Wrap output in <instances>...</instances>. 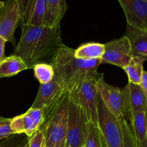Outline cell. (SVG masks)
Segmentation results:
<instances>
[{
  "label": "cell",
  "instance_id": "cell-27",
  "mask_svg": "<svg viewBox=\"0 0 147 147\" xmlns=\"http://www.w3.org/2000/svg\"><path fill=\"white\" fill-rule=\"evenodd\" d=\"M7 42L2 37L0 36V63L6 58L4 50H5V44Z\"/></svg>",
  "mask_w": 147,
  "mask_h": 147
},
{
  "label": "cell",
  "instance_id": "cell-16",
  "mask_svg": "<svg viewBox=\"0 0 147 147\" xmlns=\"http://www.w3.org/2000/svg\"><path fill=\"white\" fill-rule=\"evenodd\" d=\"M127 86L132 113L146 111L147 97L140 85L129 83Z\"/></svg>",
  "mask_w": 147,
  "mask_h": 147
},
{
  "label": "cell",
  "instance_id": "cell-1",
  "mask_svg": "<svg viewBox=\"0 0 147 147\" xmlns=\"http://www.w3.org/2000/svg\"><path fill=\"white\" fill-rule=\"evenodd\" d=\"M63 45L60 28L22 25L20 40L13 55L20 57L31 69L39 63L51 64Z\"/></svg>",
  "mask_w": 147,
  "mask_h": 147
},
{
  "label": "cell",
  "instance_id": "cell-12",
  "mask_svg": "<svg viewBox=\"0 0 147 147\" xmlns=\"http://www.w3.org/2000/svg\"><path fill=\"white\" fill-rule=\"evenodd\" d=\"M22 25L43 26L46 0H17Z\"/></svg>",
  "mask_w": 147,
  "mask_h": 147
},
{
  "label": "cell",
  "instance_id": "cell-2",
  "mask_svg": "<svg viewBox=\"0 0 147 147\" xmlns=\"http://www.w3.org/2000/svg\"><path fill=\"white\" fill-rule=\"evenodd\" d=\"M75 50L63 45L57 50L51 65L54 79L67 93L69 98L76 100L82 83L86 77L98 73L101 59L83 60L76 58Z\"/></svg>",
  "mask_w": 147,
  "mask_h": 147
},
{
  "label": "cell",
  "instance_id": "cell-5",
  "mask_svg": "<svg viewBox=\"0 0 147 147\" xmlns=\"http://www.w3.org/2000/svg\"><path fill=\"white\" fill-rule=\"evenodd\" d=\"M68 107L69 98L40 128L45 139V146H65Z\"/></svg>",
  "mask_w": 147,
  "mask_h": 147
},
{
  "label": "cell",
  "instance_id": "cell-4",
  "mask_svg": "<svg viewBox=\"0 0 147 147\" xmlns=\"http://www.w3.org/2000/svg\"><path fill=\"white\" fill-rule=\"evenodd\" d=\"M68 98L65 89L53 78L50 83L40 84L38 93L31 108L41 110L45 121H46Z\"/></svg>",
  "mask_w": 147,
  "mask_h": 147
},
{
  "label": "cell",
  "instance_id": "cell-18",
  "mask_svg": "<svg viewBox=\"0 0 147 147\" xmlns=\"http://www.w3.org/2000/svg\"><path fill=\"white\" fill-rule=\"evenodd\" d=\"M28 69L27 65L20 57L11 55L6 57L0 63V78L15 76L20 72Z\"/></svg>",
  "mask_w": 147,
  "mask_h": 147
},
{
  "label": "cell",
  "instance_id": "cell-23",
  "mask_svg": "<svg viewBox=\"0 0 147 147\" xmlns=\"http://www.w3.org/2000/svg\"><path fill=\"white\" fill-rule=\"evenodd\" d=\"M119 121L123 134V147H138L131 125L125 120Z\"/></svg>",
  "mask_w": 147,
  "mask_h": 147
},
{
  "label": "cell",
  "instance_id": "cell-28",
  "mask_svg": "<svg viewBox=\"0 0 147 147\" xmlns=\"http://www.w3.org/2000/svg\"><path fill=\"white\" fill-rule=\"evenodd\" d=\"M140 86L147 97V71H144V70L143 75H142V82H141Z\"/></svg>",
  "mask_w": 147,
  "mask_h": 147
},
{
  "label": "cell",
  "instance_id": "cell-31",
  "mask_svg": "<svg viewBox=\"0 0 147 147\" xmlns=\"http://www.w3.org/2000/svg\"><path fill=\"white\" fill-rule=\"evenodd\" d=\"M27 147H28V145H27Z\"/></svg>",
  "mask_w": 147,
  "mask_h": 147
},
{
  "label": "cell",
  "instance_id": "cell-19",
  "mask_svg": "<svg viewBox=\"0 0 147 147\" xmlns=\"http://www.w3.org/2000/svg\"><path fill=\"white\" fill-rule=\"evenodd\" d=\"M129 124L131 126L135 141L139 146L147 136V111L132 113Z\"/></svg>",
  "mask_w": 147,
  "mask_h": 147
},
{
  "label": "cell",
  "instance_id": "cell-17",
  "mask_svg": "<svg viewBox=\"0 0 147 147\" xmlns=\"http://www.w3.org/2000/svg\"><path fill=\"white\" fill-rule=\"evenodd\" d=\"M105 52L104 44L98 42H88L79 46L75 50L74 55L76 58L83 60L101 59Z\"/></svg>",
  "mask_w": 147,
  "mask_h": 147
},
{
  "label": "cell",
  "instance_id": "cell-15",
  "mask_svg": "<svg viewBox=\"0 0 147 147\" xmlns=\"http://www.w3.org/2000/svg\"><path fill=\"white\" fill-rule=\"evenodd\" d=\"M67 9L65 0H46V12L43 26L60 28V22Z\"/></svg>",
  "mask_w": 147,
  "mask_h": 147
},
{
  "label": "cell",
  "instance_id": "cell-29",
  "mask_svg": "<svg viewBox=\"0 0 147 147\" xmlns=\"http://www.w3.org/2000/svg\"><path fill=\"white\" fill-rule=\"evenodd\" d=\"M138 147H147V136L144 139V140L142 142V143Z\"/></svg>",
  "mask_w": 147,
  "mask_h": 147
},
{
  "label": "cell",
  "instance_id": "cell-25",
  "mask_svg": "<svg viewBox=\"0 0 147 147\" xmlns=\"http://www.w3.org/2000/svg\"><path fill=\"white\" fill-rule=\"evenodd\" d=\"M10 123L11 119H7L0 116V142L15 134L11 130Z\"/></svg>",
  "mask_w": 147,
  "mask_h": 147
},
{
  "label": "cell",
  "instance_id": "cell-8",
  "mask_svg": "<svg viewBox=\"0 0 147 147\" xmlns=\"http://www.w3.org/2000/svg\"><path fill=\"white\" fill-rule=\"evenodd\" d=\"M98 126L106 147H123V134L120 121L112 114L98 97Z\"/></svg>",
  "mask_w": 147,
  "mask_h": 147
},
{
  "label": "cell",
  "instance_id": "cell-33",
  "mask_svg": "<svg viewBox=\"0 0 147 147\" xmlns=\"http://www.w3.org/2000/svg\"><path fill=\"white\" fill-rule=\"evenodd\" d=\"M146 1H147V0H146Z\"/></svg>",
  "mask_w": 147,
  "mask_h": 147
},
{
  "label": "cell",
  "instance_id": "cell-26",
  "mask_svg": "<svg viewBox=\"0 0 147 147\" xmlns=\"http://www.w3.org/2000/svg\"><path fill=\"white\" fill-rule=\"evenodd\" d=\"M45 139L43 132L39 130L29 138L28 147H45Z\"/></svg>",
  "mask_w": 147,
  "mask_h": 147
},
{
  "label": "cell",
  "instance_id": "cell-21",
  "mask_svg": "<svg viewBox=\"0 0 147 147\" xmlns=\"http://www.w3.org/2000/svg\"><path fill=\"white\" fill-rule=\"evenodd\" d=\"M34 76L40 84H46L54 78V68L51 64L48 63H39L33 67Z\"/></svg>",
  "mask_w": 147,
  "mask_h": 147
},
{
  "label": "cell",
  "instance_id": "cell-6",
  "mask_svg": "<svg viewBox=\"0 0 147 147\" xmlns=\"http://www.w3.org/2000/svg\"><path fill=\"white\" fill-rule=\"evenodd\" d=\"M88 120L81 106L69 98L67 134L65 147H84Z\"/></svg>",
  "mask_w": 147,
  "mask_h": 147
},
{
  "label": "cell",
  "instance_id": "cell-3",
  "mask_svg": "<svg viewBox=\"0 0 147 147\" xmlns=\"http://www.w3.org/2000/svg\"><path fill=\"white\" fill-rule=\"evenodd\" d=\"M97 91L108 110L119 121L125 120L130 123L131 109L129 102L128 86L123 88L115 87L106 83L103 78L97 82Z\"/></svg>",
  "mask_w": 147,
  "mask_h": 147
},
{
  "label": "cell",
  "instance_id": "cell-7",
  "mask_svg": "<svg viewBox=\"0 0 147 147\" xmlns=\"http://www.w3.org/2000/svg\"><path fill=\"white\" fill-rule=\"evenodd\" d=\"M101 78H103V74L98 73L86 77L80 86L77 98L75 100L83 109L88 122L97 126L99 96L96 85Z\"/></svg>",
  "mask_w": 147,
  "mask_h": 147
},
{
  "label": "cell",
  "instance_id": "cell-20",
  "mask_svg": "<svg viewBox=\"0 0 147 147\" xmlns=\"http://www.w3.org/2000/svg\"><path fill=\"white\" fill-rule=\"evenodd\" d=\"M144 60L139 57H133L130 63L123 67V70L127 74L129 83L136 85L141 84L144 73Z\"/></svg>",
  "mask_w": 147,
  "mask_h": 147
},
{
  "label": "cell",
  "instance_id": "cell-24",
  "mask_svg": "<svg viewBox=\"0 0 147 147\" xmlns=\"http://www.w3.org/2000/svg\"><path fill=\"white\" fill-rule=\"evenodd\" d=\"M21 134H14L0 142V147H27L29 138L27 136H20Z\"/></svg>",
  "mask_w": 147,
  "mask_h": 147
},
{
  "label": "cell",
  "instance_id": "cell-10",
  "mask_svg": "<svg viewBox=\"0 0 147 147\" xmlns=\"http://www.w3.org/2000/svg\"><path fill=\"white\" fill-rule=\"evenodd\" d=\"M105 52L102 63H108L123 69L132 59L131 47L127 37L123 36L104 44Z\"/></svg>",
  "mask_w": 147,
  "mask_h": 147
},
{
  "label": "cell",
  "instance_id": "cell-32",
  "mask_svg": "<svg viewBox=\"0 0 147 147\" xmlns=\"http://www.w3.org/2000/svg\"><path fill=\"white\" fill-rule=\"evenodd\" d=\"M45 147H47V146H45Z\"/></svg>",
  "mask_w": 147,
  "mask_h": 147
},
{
  "label": "cell",
  "instance_id": "cell-30",
  "mask_svg": "<svg viewBox=\"0 0 147 147\" xmlns=\"http://www.w3.org/2000/svg\"><path fill=\"white\" fill-rule=\"evenodd\" d=\"M2 5H3V1H0V9H1Z\"/></svg>",
  "mask_w": 147,
  "mask_h": 147
},
{
  "label": "cell",
  "instance_id": "cell-14",
  "mask_svg": "<svg viewBox=\"0 0 147 147\" xmlns=\"http://www.w3.org/2000/svg\"><path fill=\"white\" fill-rule=\"evenodd\" d=\"M124 36L130 42L132 56L144 61L147 60V30L135 28L127 24Z\"/></svg>",
  "mask_w": 147,
  "mask_h": 147
},
{
  "label": "cell",
  "instance_id": "cell-22",
  "mask_svg": "<svg viewBox=\"0 0 147 147\" xmlns=\"http://www.w3.org/2000/svg\"><path fill=\"white\" fill-rule=\"evenodd\" d=\"M84 147H103L101 134L97 125L88 123L87 135Z\"/></svg>",
  "mask_w": 147,
  "mask_h": 147
},
{
  "label": "cell",
  "instance_id": "cell-13",
  "mask_svg": "<svg viewBox=\"0 0 147 147\" xmlns=\"http://www.w3.org/2000/svg\"><path fill=\"white\" fill-rule=\"evenodd\" d=\"M126 18L127 24L141 30H147V1L118 0Z\"/></svg>",
  "mask_w": 147,
  "mask_h": 147
},
{
  "label": "cell",
  "instance_id": "cell-9",
  "mask_svg": "<svg viewBox=\"0 0 147 147\" xmlns=\"http://www.w3.org/2000/svg\"><path fill=\"white\" fill-rule=\"evenodd\" d=\"M21 22L17 0H6L0 9V36L7 42L15 45L14 32Z\"/></svg>",
  "mask_w": 147,
  "mask_h": 147
},
{
  "label": "cell",
  "instance_id": "cell-11",
  "mask_svg": "<svg viewBox=\"0 0 147 147\" xmlns=\"http://www.w3.org/2000/svg\"><path fill=\"white\" fill-rule=\"evenodd\" d=\"M44 122L42 111L30 108L26 113L11 119L10 126L15 134H25L30 138L40 130Z\"/></svg>",
  "mask_w": 147,
  "mask_h": 147
}]
</instances>
